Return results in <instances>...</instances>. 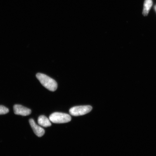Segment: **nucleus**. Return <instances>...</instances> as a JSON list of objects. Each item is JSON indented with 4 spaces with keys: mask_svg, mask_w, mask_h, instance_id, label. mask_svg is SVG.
Wrapping results in <instances>:
<instances>
[{
    "mask_svg": "<svg viewBox=\"0 0 156 156\" xmlns=\"http://www.w3.org/2000/svg\"><path fill=\"white\" fill-rule=\"evenodd\" d=\"M36 76L41 84L49 90L54 91L57 89V83L53 79L41 73H37Z\"/></svg>",
    "mask_w": 156,
    "mask_h": 156,
    "instance_id": "nucleus-1",
    "label": "nucleus"
},
{
    "mask_svg": "<svg viewBox=\"0 0 156 156\" xmlns=\"http://www.w3.org/2000/svg\"><path fill=\"white\" fill-rule=\"evenodd\" d=\"M49 119L54 123H65L71 121V117L65 113L54 112L50 115Z\"/></svg>",
    "mask_w": 156,
    "mask_h": 156,
    "instance_id": "nucleus-2",
    "label": "nucleus"
},
{
    "mask_svg": "<svg viewBox=\"0 0 156 156\" xmlns=\"http://www.w3.org/2000/svg\"><path fill=\"white\" fill-rule=\"evenodd\" d=\"M92 107L89 105L77 106L72 107L69 110L70 114L73 116L83 115L90 112Z\"/></svg>",
    "mask_w": 156,
    "mask_h": 156,
    "instance_id": "nucleus-3",
    "label": "nucleus"
},
{
    "mask_svg": "<svg viewBox=\"0 0 156 156\" xmlns=\"http://www.w3.org/2000/svg\"><path fill=\"white\" fill-rule=\"evenodd\" d=\"M13 110L16 115H20L23 116H28L31 113V110L30 109L21 105H15L13 107Z\"/></svg>",
    "mask_w": 156,
    "mask_h": 156,
    "instance_id": "nucleus-4",
    "label": "nucleus"
},
{
    "mask_svg": "<svg viewBox=\"0 0 156 156\" xmlns=\"http://www.w3.org/2000/svg\"><path fill=\"white\" fill-rule=\"evenodd\" d=\"M29 122L33 131L37 136L38 137H41L44 135L45 131L44 129L37 124L33 119H30Z\"/></svg>",
    "mask_w": 156,
    "mask_h": 156,
    "instance_id": "nucleus-5",
    "label": "nucleus"
},
{
    "mask_svg": "<svg viewBox=\"0 0 156 156\" xmlns=\"http://www.w3.org/2000/svg\"><path fill=\"white\" fill-rule=\"evenodd\" d=\"M50 119L44 115H41L39 117L38 120V123L40 126L48 127L51 126Z\"/></svg>",
    "mask_w": 156,
    "mask_h": 156,
    "instance_id": "nucleus-6",
    "label": "nucleus"
},
{
    "mask_svg": "<svg viewBox=\"0 0 156 156\" xmlns=\"http://www.w3.org/2000/svg\"><path fill=\"white\" fill-rule=\"evenodd\" d=\"M152 5H153V2L152 0H145L144 3L143 12H142V14L144 16H146L148 15Z\"/></svg>",
    "mask_w": 156,
    "mask_h": 156,
    "instance_id": "nucleus-7",
    "label": "nucleus"
},
{
    "mask_svg": "<svg viewBox=\"0 0 156 156\" xmlns=\"http://www.w3.org/2000/svg\"><path fill=\"white\" fill-rule=\"evenodd\" d=\"M9 112V109L5 107L0 105V115H4Z\"/></svg>",
    "mask_w": 156,
    "mask_h": 156,
    "instance_id": "nucleus-8",
    "label": "nucleus"
}]
</instances>
